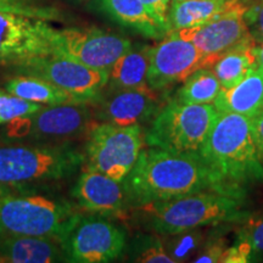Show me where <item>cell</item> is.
I'll use <instances>...</instances> for the list:
<instances>
[{
	"instance_id": "30bf717a",
	"label": "cell",
	"mask_w": 263,
	"mask_h": 263,
	"mask_svg": "<svg viewBox=\"0 0 263 263\" xmlns=\"http://www.w3.org/2000/svg\"><path fill=\"white\" fill-rule=\"evenodd\" d=\"M68 262L115 261L126 249V233L105 216H80L62 242Z\"/></svg>"
},
{
	"instance_id": "d4e9b609",
	"label": "cell",
	"mask_w": 263,
	"mask_h": 263,
	"mask_svg": "<svg viewBox=\"0 0 263 263\" xmlns=\"http://www.w3.org/2000/svg\"><path fill=\"white\" fill-rule=\"evenodd\" d=\"M0 12H10L48 22H64L67 20L65 11L47 0H0Z\"/></svg>"
},
{
	"instance_id": "d6986e66",
	"label": "cell",
	"mask_w": 263,
	"mask_h": 263,
	"mask_svg": "<svg viewBox=\"0 0 263 263\" xmlns=\"http://www.w3.org/2000/svg\"><path fill=\"white\" fill-rule=\"evenodd\" d=\"M219 112L238 114L249 118L263 110V67L254 72L232 88H221L215 100Z\"/></svg>"
},
{
	"instance_id": "4fadbf2b",
	"label": "cell",
	"mask_w": 263,
	"mask_h": 263,
	"mask_svg": "<svg viewBox=\"0 0 263 263\" xmlns=\"http://www.w3.org/2000/svg\"><path fill=\"white\" fill-rule=\"evenodd\" d=\"M246 5L236 2L232 8L192 28L172 32L179 38L192 42L211 61V67L226 51L242 43L254 41L244 21ZM170 34V33H168Z\"/></svg>"
},
{
	"instance_id": "ffe728a7",
	"label": "cell",
	"mask_w": 263,
	"mask_h": 263,
	"mask_svg": "<svg viewBox=\"0 0 263 263\" xmlns=\"http://www.w3.org/2000/svg\"><path fill=\"white\" fill-rule=\"evenodd\" d=\"M151 47L137 44L123 54L108 71L106 87L114 89H145Z\"/></svg>"
},
{
	"instance_id": "4dcf8cb0",
	"label": "cell",
	"mask_w": 263,
	"mask_h": 263,
	"mask_svg": "<svg viewBox=\"0 0 263 263\" xmlns=\"http://www.w3.org/2000/svg\"><path fill=\"white\" fill-rule=\"evenodd\" d=\"M254 261V250L244 235L236 236L235 242L226 249L219 262L222 263H248Z\"/></svg>"
},
{
	"instance_id": "603a6c76",
	"label": "cell",
	"mask_w": 263,
	"mask_h": 263,
	"mask_svg": "<svg viewBox=\"0 0 263 263\" xmlns=\"http://www.w3.org/2000/svg\"><path fill=\"white\" fill-rule=\"evenodd\" d=\"M5 90L29 103L54 106V105L78 103L65 90L41 77L18 74L5 83Z\"/></svg>"
},
{
	"instance_id": "44dd1931",
	"label": "cell",
	"mask_w": 263,
	"mask_h": 263,
	"mask_svg": "<svg viewBox=\"0 0 263 263\" xmlns=\"http://www.w3.org/2000/svg\"><path fill=\"white\" fill-rule=\"evenodd\" d=\"M236 2L239 0H173L167 15L168 33L203 25Z\"/></svg>"
},
{
	"instance_id": "f1b7e54d",
	"label": "cell",
	"mask_w": 263,
	"mask_h": 263,
	"mask_svg": "<svg viewBox=\"0 0 263 263\" xmlns=\"http://www.w3.org/2000/svg\"><path fill=\"white\" fill-rule=\"evenodd\" d=\"M238 233L250 241L254 250V257L263 256V211L246 216L241 221Z\"/></svg>"
},
{
	"instance_id": "f546056e",
	"label": "cell",
	"mask_w": 263,
	"mask_h": 263,
	"mask_svg": "<svg viewBox=\"0 0 263 263\" xmlns=\"http://www.w3.org/2000/svg\"><path fill=\"white\" fill-rule=\"evenodd\" d=\"M227 249L226 236L219 232H213L209 235L200 248L199 255L194 259L196 263H217L221 259Z\"/></svg>"
},
{
	"instance_id": "e0dca14e",
	"label": "cell",
	"mask_w": 263,
	"mask_h": 263,
	"mask_svg": "<svg viewBox=\"0 0 263 263\" xmlns=\"http://www.w3.org/2000/svg\"><path fill=\"white\" fill-rule=\"evenodd\" d=\"M68 262L58 240L45 236L0 235V262L52 263Z\"/></svg>"
},
{
	"instance_id": "52a82bcc",
	"label": "cell",
	"mask_w": 263,
	"mask_h": 263,
	"mask_svg": "<svg viewBox=\"0 0 263 263\" xmlns=\"http://www.w3.org/2000/svg\"><path fill=\"white\" fill-rule=\"evenodd\" d=\"M144 144L145 133L140 124L93 123L88 130L85 146L88 168L123 182L137 163Z\"/></svg>"
},
{
	"instance_id": "484cf974",
	"label": "cell",
	"mask_w": 263,
	"mask_h": 263,
	"mask_svg": "<svg viewBox=\"0 0 263 263\" xmlns=\"http://www.w3.org/2000/svg\"><path fill=\"white\" fill-rule=\"evenodd\" d=\"M162 236L164 239L162 240L163 248L174 263L186 261L196 251H199L205 241V235L201 228L184 230Z\"/></svg>"
},
{
	"instance_id": "7c38bea8",
	"label": "cell",
	"mask_w": 263,
	"mask_h": 263,
	"mask_svg": "<svg viewBox=\"0 0 263 263\" xmlns=\"http://www.w3.org/2000/svg\"><path fill=\"white\" fill-rule=\"evenodd\" d=\"M211 68V61L192 42L170 33L155 47H151L147 84L151 89L162 90L172 84L184 83L194 72Z\"/></svg>"
},
{
	"instance_id": "7402d4cb",
	"label": "cell",
	"mask_w": 263,
	"mask_h": 263,
	"mask_svg": "<svg viewBox=\"0 0 263 263\" xmlns=\"http://www.w3.org/2000/svg\"><path fill=\"white\" fill-rule=\"evenodd\" d=\"M256 42L250 41L226 51L212 66L222 88H232L258 67Z\"/></svg>"
},
{
	"instance_id": "8d00e7d4",
	"label": "cell",
	"mask_w": 263,
	"mask_h": 263,
	"mask_svg": "<svg viewBox=\"0 0 263 263\" xmlns=\"http://www.w3.org/2000/svg\"><path fill=\"white\" fill-rule=\"evenodd\" d=\"M78 2H85V0H78Z\"/></svg>"
},
{
	"instance_id": "6da1fadb",
	"label": "cell",
	"mask_w": 263,
	"mask_h": 263,
	"mask_svg": "<svg viewBox=\"0 0 263 263\" xmlns=\"http://www.w3.org/2000/svg\"><path fill=\"white\" fill-rule=\"evenodd\" d=\"M122 183L129 209L200 192L235 196L211 172L200 154L173 153L154 146L141 150Z\"/></svg>"
},
{
	"instance_id": "e575fe53",
	"label": "cell",
	"mask_w": 263,
	"mask_h": 263,
	"mask_svg": "<svg viewBox=\"0 0 263 263\" xmlns=\"http://www.w3.org/2000/svg\"><path fill=\"white\" fill-rule=\"evenodd\" d=\"M256 55H257L258 66L263 67V43H256Z\"/></svg>"
},
{
	"instance_id": "ac0fdd59",
	"label": "cell",
	"mask_w": 263,
	"mask_h": 263,
	"mask_svg": "<svg viewBox=\"0 0 263 263\" xmlns=\"http://www.w3.org/2000/svg\"><path fill=\"white\" fill-rule=\"evenodd\" d=\"M93 8L124 28L149 39H162L167 31L141 0H94Z\"/></svg>"
},
{
	"instance_id": "1f68e13d",
	"label": "cell",
	"mask_w": 263,
	"mask_h": 263,
	"mask_svg": "<svg viewBox=\"0 0 263 263\" xmlns=\"http://www.w3.org/2000/svg\"><path fill=\"white\" fill-rule=\"evenodd\" d=\"M244 21L250 34L257 43H263V0H256L246 6Z\"/></svg>"
},
{
	"instance_id": "5bb4252c",
	"label": "cell",
	"mask_w": 263,
	"mask_h": 263,
	"mask_svg": "<svg viewBox=\"0 0 263 263\" xmlns=\"http://www.w3.org/2000/svg\"><path fill=\"white\" fill-rule=\"evenodd\" d=\"M48 21L0 12V64L18 66L52 55L47 37Z\"/></svg>"
},
{
	"instance_id": "5b68a950",
	"label": "cell",
	"mask_w": 263,
	"mask_h": 263,
	"mask_svg": "<svg viewBox=\"0 0 263 263\" xmlns=\"http://www.w3.org/2000/svg\"><path fill=\"white\" fill-rule=\"evenodd\" d=\"M80 216L61 199L29 192L0 194V235L45 236L62 245Z\"/></svg>"
},
{
	"instance_id": "4316f807",
	"label": "cell",
	"mask_w": 263,
	"mask_h": 263,
	"mask_svg": "<svg viewBox=\"0 0 263 263\" xmlns=\"http://www.w3.org/2000/svg\"><path fill=\"white\" fill-rule=\"evenodd\" d=\"M129 258L140 263H174L163 248L162 239L156 235H138L128 246Z\"/></svg>"
},
{
	"instance_id": "d590c367",
	"label": "cell",
	"mask_w": 263,
	"mask_h": 263,
	"mask_svg": "<svg viewBox=\"0 0 263 263\" xmlns=\"http://www.w3.org/2000/svg\"><path fill=\"white\" fill-rule=\"evenodd\" d=\"M240 2H241L244 5L248 6L250 4H252V3H254V2H256V0H240Z\"/></svg>"
},
{
	"instance_id": "277c9868",
	"label": "cell",
	"mask_w": 263,
	"mask_h": 263,
	"mask_svg": "<svg viewBox=\"0 0 263 263\" xmlns=\"http://www.w3.org/2000/svg\"><path fill=\"white\" fill-rule=\"evenodd\" d=\"M85 155L67 144H0V194L68 178Z\"/></svg>"
},
{
	"instance_id": "9c48e42d",
	"label": "cell",
	"mask_w": 263,
	"mask_h": 263,
	"mask_svg": "<svg viewBox=\"0 0 263 263\" xmlns=\"http://www.w3.org/2000/svg\"><path fill=\"white\" fill-rule=\"evenodd\" d=\"M47 37L52 55L70 58L89 67L107 72L133 45L128 38L98 27L60 29L48 24Z\"/></svg>"
},
{
	"instance_id": "3957f363",
	"label": "cell",
	"mask_w": 263,
	"mask_h": 263,
	"mask_svg": "<svg viewBox=\"0 0 263 263\" xmlns=\"http://www.w3.org/2000/svg\"><path fill=\"white\" fill-rule=\"evenodd\" d=\"M242 197L217 192H200L134 207V221L146 232L168 235L184 230L241 222Z\"/></svg>"
},
{
	"instance_id": "d6a6232c",
	"label": "cell",
	"mask_w": 263,
	"mask_h": 263,
	"mask_svg": "<svg viewBox=\"0 0 263 263\" xmlns=\"http://www.w3.org/2000/svg\"><path fill=\"white\" fill-rule=\"evenodd\" d=\"M145 4L147 9L150 10L154 17L157 20V22L162 26L168 34V25H167V15H168L170 8L172 5L173 0H141Z\"/></svg>"
},
{
	"instance_id": "8fae6325",
	"label": "cell",
	"mask_w": 263,
	"mask_h": 263,
	"mask_svg": "<svg viewBox=\"0 0 263 263\" xmlns=\"http://www.w3.org/2000/svg\"><path fill=\"white\" fill-rule=\"evenodd\" d=\"M21 74L41 77L65 90L78 103H91L106 87L108 72L60 55L34 58L16 66Z\"/></svg>"
},
{
	"instance_id": "2e32d148",
	"label": "cell",
	"mask_w": 263,
	"mask_h": 263,
	"mask_svg": "<svg viewBox=\"0 0 263 263\" xmlns=\"http://www.w3.org/2000/svg\"><path fill=\"white\" fill-rule=\"evenodd\" d=\"M72 195L82 210L94 215L124 217L129 209L123 183L94 170L81 174Z\"/></svg>"
},
{
	"instance_id": "7a4b0ae2",
	"label": "cell",
	"mask_w": 263,
	"mask_h": 263,
	"mask_svg": "<svg viewBox=\"0 0 263 263\" xmlns=\"http://www.w3.org/2000/svg\"><path fill=\"white\" fill-rule=\"evenodd\" d=\"M199 154L233 195L245 197L248 186L263 180L250 118L242 115L218 111Z\"/></svg>"
},
{
	"instance_id": "ba28073f",
	"label": "cell",
	"mask_w": 263,
	"mask_h": 263,
	"mask_svg": "<svg viewBox=\"0 0 263 263\" xmlns=\"http://www.w3.org/2000/svg\"><path fill=\"white\" fill-rule=\"evenodd\" d=\"M93 108L89 103H71L44 106L37 112L20 117L4 126L10 140L43 141L57 144L88 133L93 124Z\"/></svg>"
},
{
	"instance_id": "9a60e30c",
	"label": "cell",
	"mask_w": 263,
	"mask_h": 263,
	"mask_svg": "<svg viewBox=\"0 0 263 263\" xmlns=\"http://www.w3.org/2000/svg\"><path fill=\"white\" fill-rule=\"evenodd\" d=\"M163 105L164 100L151 88L114 89L105 87L90 103L95 118L116 126H133L154 120Z\"/></svg>"
},
{
	"instance_id": "836d02e7",
	"label": "cell",
	"mask_w": 263,
	"mask_h": 263,
	"mask_svg": "<svg viewBox=\"0 0 263 263\" xmlns=\"http://www.w3.org/2000/svg\"><path fill=\"white\" fill-rule=\"evenodd\" d=\"M250 126H251L252 139H254L258 159L263 164V110L250 118Z\"/></svg>"
},
{
	"instance_id": "cb8c5ba5",
	"label": "cell",
	"mask_w": 263,
	"mask_h": 263,
	"mask_svg": "<svg viewBox=\"0 0 263 263\" xmlns=\"http://www.w3.org/2000/svg\"><path fill=\"white\" fill-rule=\"evenodd\" d=\"M221 83L212 68L203 67L194 72L184 81L174 99L184 104L206 105L215 103L221 91Z\"/></svg>"
},
{
	"instance_id": "83f0119b",
	"label": "cell",
	"mask_w": 263,
	"mask_h": 263,
	"mask_svg": "<svg viewBox=\"0 0 263 263\" xmlns=\"http://www.w3.org/2000/svg\"><path fill=\"white\" fill-rule=\"evenodd\" d=\"M44 106L29 103L6 90H0V126H5L20 117L34 114Z\"/></svg>"
},
{
	"instance_id": "8992f818",
	"label": "cell",
	"mask_w": 263,
	"mask_h": 263,
	"mask_svg": "<svg viewBox=\"0 0 263 263\" xmlns=\"http://www.w3.org/2000/svg\"><path fill=\"white\" fill-rule=\"evenodd\" d=\"M218 111L211 104L164 103L145 133L149 146L173 153L199 154Z\"/></svg>"
}]
</instances>
